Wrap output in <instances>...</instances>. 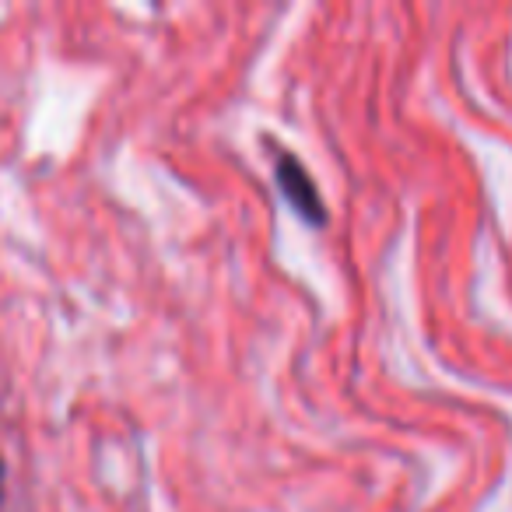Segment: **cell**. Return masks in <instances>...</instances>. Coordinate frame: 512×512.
<instances>
[{"mask_svg":"<svg viewBox=\"0 0 512 512\" xmlns=\"http://www.w3.org/2000/svg\"><path fill=\"white\" fill-rule=\"evenodd\" d=\"M278 183H281V190H285V197L295 204V211L313 221H323V204H320V193H316L313 179H309V172L302 169L292 155H285V151L278 155Z\"/></svg>","mask_w":512,"mask_h":512,"instance_id":"6da1fadb","label":"cell"},{"mask_svg":"<svg viewBox=\"0 0 512 512\" xmlns=\"http://www.w3.org/2000/svg\"><path fill=\"white\" fill-rule=\"evenodd\" d=\"M0 488H4V463H0Z\"/></svg>","mask_w":512,"mask_h":512,"instance_id":"7a4b0ae2","label":"cell"}]
</instances>
